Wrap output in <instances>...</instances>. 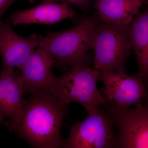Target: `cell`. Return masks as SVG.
Instances as JSON below:
<instances>
[{
    "label": "cell",
    "mask_w": 148,
    "mask_h": 148,
    "mask_svg": "<svg viewBox=\"0 0 148 148\" xmlns=\"http://www.w3.org/2000/svg\"><path fill=\"white\" fill-rule=\"evenodd\" d=\"M130 25L98 21L91 45V49L94 53V69L100 71L126 73V61L132 49L130 41Z\"/></svg>",
    "instance_id": "obj_3"
},
{
    "label": "cell",
    "mask_w": 148,
    "mask_h": 148,
    "mask_svg": "<svg viewBox=\"0 0 148 148\" xmlns=\"http://www.w3.org/2000/svg\"><path fill=\"white\" fill-rule=\"evenodd\" d=\"M98 22L95 16L82 18L74 28L64 32L49 31L45 36L40 35V45L45 46L60 69H68L81 64L89 65L93 32Z\"/></svg>",
    "instance_id": "obj_2"
},
{
    "label": "cell",
    "mask_w": 148,
    "mask_h": 148,
    "mask_svg": "<svg viewBox=\"0 0 148 148\" xmlns=\"http://www.w3.org/2000/svg\"><path fill=\"white\" fill-rule=\"evenodd\" d=\"M16 1V0H7L6 5L7 8L8 9L10 6Z\"/></svg>",
    "instance_id": "obj_16"
},
{
    "label": "cell",
    "mask_w": 148,
    "mask_h": 148,
    "mask_svg": "<svg viewBox=\"0 0 148 148\" xmlns=\"http://www.w3.org/2000/svg\"><path fill=\"white\" fill-rule=\"evenodd\" d=\"M42 3L61 2L72 4L78 7L85 12L88 11L90 8V0H42Z\"/></svg>",
    "instance_id": "obj_14"
},
{
    "label": "cell",
    "mask_w": 148,
    "mask_h": 148,
    "mask_svg": "<svg viewBox=\"0 0 148 148\" xmlns=\"http://www.w3.org/2000/svg\"><path fill=\"white\" fill-rule=\"evenodd\" d=\"M114 122L106 108L99 107L88 114L82 122L77 121L70 128L64 148H115Z\"/></svg>",
    "instance_id": "obj_5"
},
{
    "label": "cell",
    "mask_w": 148,
    "mask_h": 148,
    "mask_svg": "<svg viewBox=\"0 0 148 148\" xmlns=\"http://www.w3.org/2000/svg\"><path fill=\"white\" fill-rule=\"evenodd\" d=\"M19 71L14 69L0 74V119L17 124L22 116L23 99Z\"/></svg>",
    "instance_id": "obj_10"
},
{
    "label": "cell",
    "mask_w": 148,
    "mask_h": 148,
    "mask_svg": "<svg viewBox=\"0 0 148 148\" xmlns=\"http://www.w3.org/2000/svg\"><path fill=\"white\" fill-rule=\"evenodd\" d=\"M76 16V12L67 3H42L34 8L14 12L10 19L13 25L53 24L66 18H75Z\"/></svg>",
    "instance_id": "obj_11"
},
{
    "label": "cell",
    "mask_w": 148,
    "mask_h": 148,
    "mask_svg": "<svg viewBox=\"0 0 148 148\" xmlns=\"http://www.w3.org/2000/svg\"><path fill=\"white\" fill-rule=\"evenodd\" d=\"M5 122L6 121H5V120L0 119V125H3L4 126Z\"/></svg>",
    "instance_id": "obj_17"
},
{
    "label": "cell",
    "mask_w": 148,
    "mask_h": 148,
    "mask_svg": "<svg viewBox=\"0 0 148 148\" xmlns=\"http://www.w3.org/2000/svg\"><path fill=\"white\" fill-rule=\"evenodd\" d=\"M30 94L29 98L23 99L20 122L11 124L6 121L4 126L33 147H64L61 127L69 104L48 90H36Z\"/></svg>",
    "instance_id": "obj_1"
},
{
    "label": "cell",
    "mask_w": 148,
    "mask_h": 148,
    "mask_svg": "<svg viewBox=\"0 0 148 148\" xmlns=\"http://www.w3.org/2000/svg\"><path fill=\"white\" fill-rule=\"evenodd\" d=\"M81 64L72 67L63 75L56 78L51 92L70 105L72 102L82 105L89 114L108 103L97 87L99 71Z\"/></svg>",
    "instance_id": "obj_4"
},
{
    "label": "cell",
    "mask_w": 148,
    "mask_h": 148,
    "mask_svg": "<svg viewBox=\"0 0 148 148\" xmlns=\"http://www.w3.org/2000/svg\"><path fill=\"white\" fill-rule=\"evenodd\" d=\"M145 0H96L95 6L101 20L128 26L138 13Z\"/></svg>",
    "instance_id": "obj_13"
},
{
    "label": "cell",
    "mask_w": 148,
    "mask_h": 148,
    "mask_svg": "<svg viewBox=\"0 0 148 148\" xmlns=\"http://www.w3.org/2000/svg\"><path fill=\"white\" fill-rule=\"evenodd\" d=\"M106 108L117 129L115 148H148V100L132 109Z\"/></svg>",
    "instance_id": "obj_6"
},
{
    "label": "cell",
    "mask_w": 148,
    "mask_h": 148,
    "mask_svg": "<svg viewBox=\"0 0 148 148\" xmlns=\"http://www.w3.org/2000/svg\"><path fill=\"white\" fill-rule=\"evenodd\" d=\"M130 45L138 61L137 75L148 81V10L138 13L129 27Z\"/></svg>",
    "instance_id": "obj_12"
},
{
    "label": "cell",
    "mask_w": 148,
    "mask_h": 148,
    "mask_svg": "<svg viewBox=\"0 0 148 148\" xmlns=\"http://www.w3.org/2000/svg\"><path fill=\"white\" fill-rule=\"evenodd\" d=\"M39 45L40 35L34 34L25 38L0 18V55L3 60L0 74L20 67Z\"/></svg>",
    "instance_id": "obj_9"
},
{
    "label": "cell",
    "mask_w": 148,
    "mask_h": 148,
    "mask_svg": "<svg viewBox=\"0 0 148 148\" xmlns=\"http://www.w3.org/2000/svg\"><path fill=\"white\" fill-rule=\"evenodd\" d=\"M38 47L18 68L23 95L38 90L51 91L56 78L52 73L54 58L45 46Z\"/></svg>",
    "instance_id": "obj_8"
},
{
    "label": "cell",
    "mask_w": 148,
    "mask_h": 148,
    "mask_svg": "<svg viewBox=\"0 0 148 148\" xmlns=\"http://www.w3.org/2000/svg\"><path fill=\"white\" fill-rule=\"evenodd\" d=\"M98 81L104 87L101 91L108 106L118 110H125L142 103L147 97L144 81L136 75L130 76L123 72L99 71Z\"/></svg>",
    "instance_id": "obj_7"
},
{
    "label": "cell",
    "mask_w": 148,
    "mask_h": 148,
    "mask_svg": "<svg viewBox=\"0 0 148 148\" xmlns=\"http://www.w3.org/2000/svg\"><path fill=\"white\" fill-rule=\"evenodd\" d=\"M6 3L7 0H0V18L8 9Z\"/></svg>",
    "instance_id": "obj_15"
}]
</instances>
